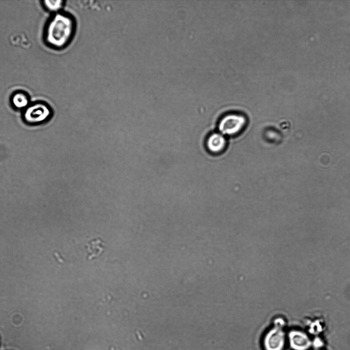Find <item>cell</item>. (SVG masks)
Here are the masks:
<instances>
[{"label":"cell","mask_w":350,"mask_h":350,"mask_svg":"<svg viewBox=\"0 0 350 350\" xmlns=\"http://www.w3.org/2000/svg\"><path fill=\"white\" fill-rule=\"evenodd\" d=\"M226 145L224 135L220 133L211 134L206 140V147L208 150L214 153L222 152Z\"/></svg>","instance_id":"6"},{"label":"cell","mask_w":350,"mask_h":350,"mask_svg":"<svg viewBox=\"0 0 350 350\" xmlns=\"http://www.w3.org/2000/svg\"><path fill=\"white\" fill-rule=\"evenodd\" d=\"M51 114V110L49 106L44 102L39 101L30 104L24 110L23 117L26 122L37 124L46 120Z\"/></svg>","instance_id":"4"},{"label":"cell","mask_w":350,"mask_h":350,"mask_svg":"<svg viewBox=\"0 0 350 350\" xmlns=\"http://www.w3.org/2000/svg\"><path fill=\"white\" fill-rule=\"evenodd\" d=\"M11 103L17 109H25L30 104L29 95L23 91H17L11 97Z\"/></svg>","instance_id":"7"},{"label":"cell","mask_w":350,"mask_h":350,"mask_svg":"<svg viewBox=\"0 0 350 350\" xmlns=\"http://www.w3.org/2000/svg\"><path fill=\"white\" fill-rule=\"evenodd\" d=\"M284 326L285 322L282 318L273 320L272 325L267 327L262 336V350H284L286 343Z\"/></svg>","instance_id":"2"},{"label":"cell","mask_w":350,"mask_h":350,"mask_svg":"<svg viewBox=\"0 0 350 350\" xmlns=\"http://www.w3.org/2000/svg\"><path fill=\"white\" fill-rule=\"evenodd\" d=\"M76 30L74 17L69 13L60 11L48 20L45 29V41L52 48H65L73 39Z\"/></svg>","instance_id":"1"},{"label":"cell","mask_w":350,"mask_h":350,"mask_svg":"<svg viewBox=\"0 0 350 350\" xmlns=\"http://www.w3.org/2000/svg\"><path fill=\"white\" fill-rule=\"evenodd\" d=\"M289 344L294 350H307L312 342L308 335L299 330H291L288 334Z\"/></svg>","instance_id":"5"},{"label":"cell","mask_w":350,"mask_h":350,"mask_svg":"<svg viewBox=\"0 0 350 350\" xmlns=\"http://www.w3.org/2000/svg\"><path fill=\"white\" fill-rule=\"evenodd\" d=\"M65 1L61 0L43 1L44 7L49 12L54 13L59 12L64 7Z\"/></svg>","instance_id":"8"},{"label":"cell","mask_w":350,"mask_h":350,"mask_svg":"<svg viewBox=\"0 0 350 350\" xmlns=\"http://www.w3.org/2000/svg\"><path fill=\"white\" fill-rule=\"evenodd\" d=\"M312 344H313L314 346L316 348V349H318L322 345L323 343L320 338H316L314 340Z\"/></svg>","instance_id":"9"},{"label":"cell","mask_w":350,"mask_h":350,"mask_svg":"<svg viewBox=\"0 0 350 350\" xmlns=\"http://www.w3.org/2000/svg\"><path fill=\"white\" fill-rule=\"evenodd\" d=\"M315 350H319V349H316Z\"/></svg>","instance_id":"10"},{"label":"cell","mask_w":350,"mask_h":350,"mask_svg":"<svg viewBox=\"0 0 350 350\" xmlns=\"http://www.w3.org/2000/svg\"><path fill=\"white\" fill-rule=\"evenodd\" d=\"M246 118L239 113H230L223 116L218 125L220 133L231 136L239 133L245 127Z\"/></svg>","instance_id":"3"}]
</instances>
